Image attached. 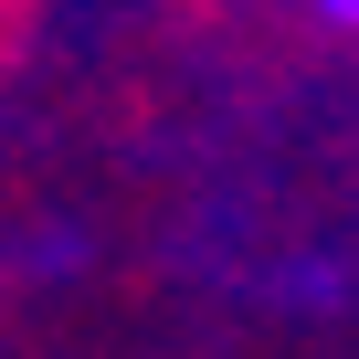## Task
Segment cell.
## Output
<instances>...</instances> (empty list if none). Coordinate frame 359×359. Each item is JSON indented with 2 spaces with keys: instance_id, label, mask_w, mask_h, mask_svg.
<instances>
[{
  "instance_id": "6da1fadb",
  "label": "cell",
  "mask_w": 359,
  "mask_h": 359,
  "mask_svg": "<svg viewBox=\"0 0 359 359\" xmlns=\"http://www.w3.org/2000/svg\"><path fill=\"white\" fill-rule=\"evenodd\" d=\"M306 22H327V32H359V0H296Z\"/></svg>"
}]
</instances>
